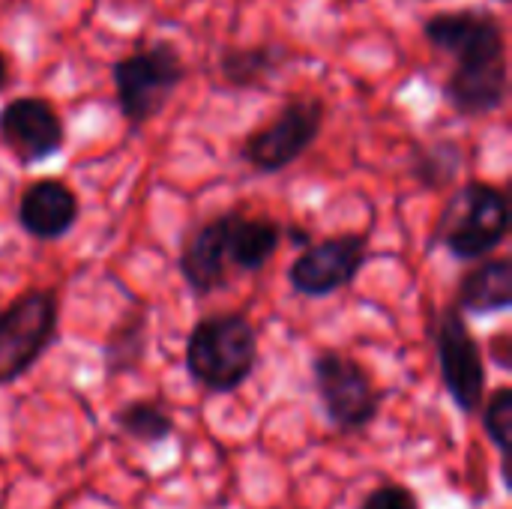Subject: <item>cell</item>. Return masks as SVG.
Instances as JSON below:
<instances>
[{
    "label": "cell",
    "instance_id": "cell-13",
    "mask_svg": "<svg viewBox=\"0 0 512 509\" xmlns=\"http://www.w3.org/2000/svg\"><path fill=\"white\" fill-rule=\"evenodd\" d=\"M507 93H510L507 63L477 66V69L453 66L450 78L444 81V96L462 117H489L501 111L507 105Z\"/></svg>",
    "mask_w": 512,
    "mask_h": 509
},
{
    "label": "cell",
    "instance_id": "cell-19",
    "mask_svg": "<svg viewBox=\"0 0 512 509\" xmlns=\"http://www.w3.org/2000/svg\"><path fill=\"white\" fill-rule=\"evenodd\" d=\"M147 354V318L138 312L132 318H126L111 339L102 348V360H105V372L108 375H123L132 372Z\"/></svg>",
    "mask_w": 512,
    "mask_h": 509
},
{
    "label": "cell",
    "instance_id": "cell-14",
    "mask_svg": "<svg viewBox=\"0 0 512 509\" xmlns=\"http://www.w3.org/2000/svg\"><path fill=\"white\" fill-rule=\"evenodd\" d=\"M453 306L462 315H498L512 306V261L510 258H480L459 285Z\"/></svg>",
    "mask_w": 512,
    "mask_h": 509
},
{
    "label": "cell",
    "instance_id": "cell-9",
    "mask_svg": "<svg viewBox=\"0 0 512 509\" xmlns=\"http://www.w3.org/2000/svg\"><path fill=\"white\" fill-rule=\"evenodd\" d=\"M369 261L366 234H336L309 243L288 267V282L303 297H330L348 288Z\"/></svg>",
    "mask_w": 512,
    "mask_h": 509
},
{
    "label": "cell",
    "instance_id": "cell-15",
    "mask_svg": "<svg viewBox=\"0 0 512 509\" xmlns=\"http://www.w3.org/2000/svg\"><path fill=\"white\" fill-rule=\"evenodd\" d=\"M282 225L267 216H240L231 213L228 219V264L258 273L279 249Z\"/></svg>",
    "mask_w": 512,
    "mask_h": 509
},
{
    "label": "cell",
    "instance_id": "cell-2",
    "mask_svg": "<svg viewBox=\"0 0 512 509\" xmlns=\"http://www.w3.org/2000/svg\"><path fill=\"white\" fill-rule=\"evenodd\" d=\"M507 234V195L492 183L471 180L447 198L432 231V246H444L459 261H480L489 258L507 240Z\"/></svg>",
    "mask_w": 512,
    "mask_h": 509
},
{
    "label": "cell",
    "instance_id": "cell-10",
    "mask_svg": "<svg viewBox=\"0 0 512 509\" xmlns=\"http://www.w3.org/2000/svg\"><path fill=\"white\" fill-rule=\"evenodd\" d=\"M0 144L21 162L36 165L66 144V123L42 96H18L0 108Z\"/></svg>",
    "mask_w": 512,
    "mask_h": 509
},
{
    "label": "cell",
    "instance_id": "cell-18",
    "mask_svg": "<svg viewBox=\"0 0 512 509\" xmlns=\"http://www.w3.org/2000/svg\"><path fill=\"white\" fill-rule=\"evenodd\" d=\"M117 429L147 447H156L174 435V417L159 402H129L114 417Z\"/></svg>",
    "mask_w": 512,
    "mask_h": 509
},
{
    "label": "cell",
    "instance_id": "cell-22",
    "mask_svg": "<svg viewBox=\"0 0 512 509\" xmlns=\"http://www.w3.org/2000/svg\"><path fill=\"white\" fill-rule=\"evenodd\" d=\"M288 237H291V240H294L297 246H303V249H306V246L312 243V234H309L306 228H297V225H294V228H288Z\"/></svg>",
    "mask_w": 512,
    "mask_h": 509
},
{
    "label": "cell",
    "instance_id": "cell-8",
    "mask_svg": "<svg viewBox=\"0 0 512 509\" xmlns=\"http://www.w3.org/2000/svg\"><path fill=\"white\" fill-rule=\"evenodd\" d=\"M423 36L432 48L450 54L462 69L507 63L504 21L489 9L435 12L423 21Z\"/></svg>",
    "mask_w": 512,
    "mask_h": 509
},
{
    "label": "cell",
    "instance_id": "cell-17",
    "mask_svg": "<svg viewBox=\"0 0 512 509\" xmlns=\"http://www.w3.org/2000/svg\"><path fill=\"white\" fill-rule=\"evenodd\" d=\"M465 168V150L456 141H438V144H417L411 177L426 192L447 189Z\"/></svg>",
    "mask_w": 512,
    "mask_h": 509
},
{
    "label": "cell",
    "instance_id": "cell-7",
    "mask_svg": "<svg viewBox=\"0 0 512 509\" xmlns=\"http://www.w3.org/2000/svg\"><path fill=\"white\" fill-rule=\"evenodd\" d=\"M432 339L450 399L462 414H474L486 399V360L480 342L465 324V315L456 306L438 312L432 324Z\"/></svg>",
    "mask_w": 512,
    "mask_h": 509
},
{
    "label": "cell",
    "instance_id": "cell-6",
    "mask_svg": "<svg viewBox=\"0 0 512 509\" xmlns=\"http://www.w3.org/2000/svg\"><path fill=\"white\" fill-rule=\"evenodd\" d=\"M324 99L318 96H291L285 108L261 129L243 138V159L261 174H279L294 165L324 129Z\"/></svg>",
    "mask_w": 512,
    "mask_h": 509
},
{
    "label": "cell",
    "instance_id": "cell-4",
    "mask_svg": "<svg viewBox=\"0 0 512 509\" xmlns=\"http://www.w3.org/2000/svg\"><path fill=\"white\" fill-rule=\"evenodd\" d=\"M60 300L54 288H30L0 312V387L27 375L57 342Z\"/></svg>",
    "mask_w": 512,
    "mask_h": 509
},
{
    "label": "cell",
    "instance_id": "cell-24",
    "mask_svg": "<svg viewBox=\"0 0 512 509\" xmlns=\"http://www.w3.org/2000/svg\"><path fill=\"white\" fill-rule=\"evenodd\" d=\"M501 3H510V0H501Z\"/></svg>",
    "mask_w": 512,
    "mask_h": 509
},
{
    "label": "cell",
    "instance_id": "cell-16",
    "mask_svg": "<svg viewBox=\"0 0 512 509\" xmlns=\"http://www.w3.org/2000/svg\"><path fill=\"white\" fill-rule=\"evenodd\" d=\"M288 60V51L276 45H243V48H225L219 57L222 81L231 87H264L270 78L279 75L282 63Z\"/></svg>",
    "mask_w": 512,
    "mask_h": 509
},
{
    "label": "cell",
    "instance_id": "cell-20",
    "mask_svg": "<svg viewBox=\"0 0 512 509\" xmlns=\"http://www.w3.org/2000/svg\"><path fill=\"white\" fill-rule=\"evenodd\" d=\"M483 429L489 435V441L498 447L501 459H504V483H507V453H510V435H512V390L510 387H498L489 396V405L483 411Z\"/></svg>",
    "mask_w": 512,
    "mask_h": 509
},
{
    "label": "cell",
    "instance_id": "cell-1",
    "mask_svg": "<svg viewBox=\"0 0 512 509\" xmlns=\"http://www.w3.org/2000/svg\"><path fill=\"white\" fill-rule=\"evenodd\" d=\"M258 366V333L240 312L201 318L186 339V369L207 393L240 390Z\"/></svg>",
    "mask_w": 512,
    "mask_h": 509
},
{
    "label": "cell",
    "instance_id": "cell-12",
    "mask_svg": "<svg viewBox=\"0 0 512 509\" xmlns=\"http://www.w3.org/2000/svg\"><path fill=\"white\" fill-rule=\"evenodd\" d=\"M18 222L33 240H60L78 222V195L63 180H36L21 195Z\"/></svg>",
    "mask_w": 512,
    "mask_h": 509
},
{
    "label": "cell",
    "instance_id": "cell-3",
    "mask_svg": "<svg viewBox=\"0 0 512 509\" xmlns=\"http://www.w3.org/2000/svg\"><path fill=\"white\" fill-rule=\"evenodd\" d=\"M111 75L123 120L138 129L171 102L174 90L186 78V66L177 45L159 39L138 54L120 57Z\"/></svg>",
    "mask_w": 512,
    "mask_h": 509
},
{
    "label": "cell",
    "instance_id": "cell-23",
    "mask_svg": "<svg viewBox=\"0 0 512 509\" xmlns=\"http://www.w3.org/2000/svg\"><path fill=\"white\" fill-rule=\"evenodd\" d=\"M6 81H9V63H6V57L0 51V90L6 87Z\"/></svg>",
    "mask_w": 512,
    "mask_h": 509
},
{
    "label": "cell",
    "instance_id": "cell-5",
    "mask_svg": "<svg viewBox=\"0 0 512 509\" xmlns=\"http://www.w3.org/2000/svg\"><path fill=\"white\" fill-rule=\"evenodd\" d=\"M312 378L321 408L339 432L357 435L375 423L384 396L354 357L324 351L312 360Z\"/></svg>",
    "mask_w": 512,
    "mask_h": 509
},
{
    "label": "cell",
    "instance_id": "cell-11",
    "mask_svg": "<svg viewBox=\"0 0 512 509\" xmlns=\"http://www.w3.org/2000/svg\"><path fill=\"white\" fill-rule=\"evenodd\" d=\"M228 219L231 213H222L198 225L180 246V276L198 297H207L228 282Z\"/></svg>",
    "mask_w": 512,
    "mask_h": 509
},
{
    "label": "cell",
    "instance_id": "cell-21",
    "mask_svg": "<svg viewBox=\"0 0 512 509\" xmlns=\"http://www.w3.org/2000/svg\"><path fill=\"white\" fill-rule=\"evenodd\" d=\"M360 509H420L417 495L408 489V486H399V483H390V486H381L375 489Z\"/></svg>",
    "mask_w": 512,
    "mask_h": 509
}]
</instances>
